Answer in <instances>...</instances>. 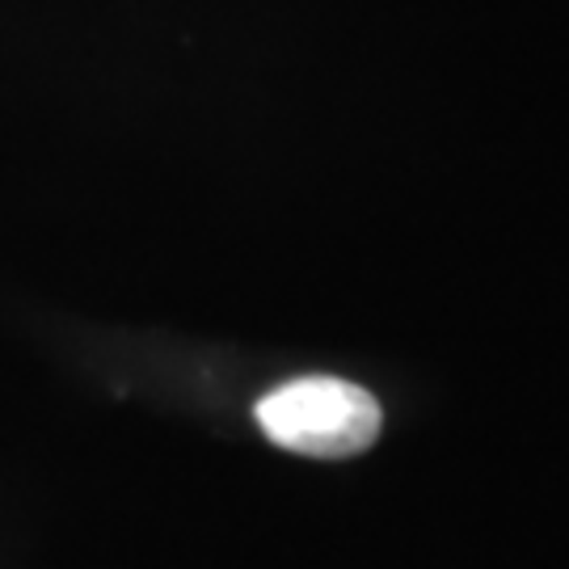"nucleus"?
I'll use <instances>...</instances> for the list:
<instances>
[{
	"label": "nucleus",
	"instance_id": "1",
	"mask_svg": "<svg viewBox=\"0 0 569 569\" xmlns=\"http://www.w3.org/2000/svg\"><path fill=\"white\" fill-rule=\"evenodd\" d=\"M258 427L270 443L317 460L359 456L380 439L385 413L367 388L338 376H305L266 392L258 401Z\"/></svg>",
	"mask_w": 569,
	"mask_h": 569
}]
</instances>
